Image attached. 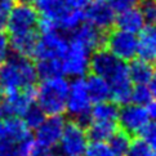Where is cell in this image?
I'll return each instance as SVG.
<instances>
[{
    "label": "cell",
    "instance_id": "6da1fadb",
    "mask_svg": "<svg viewBox=\"0 0 156 156\" xmlns=\"http://www.w3.org/2000/svg\"><path fill=\"white\" fill-rule=\"evenodd\" d=\"M89 72L107 80L111 89L110 99L118 106L130 102L133 83L129 77L128 62L114 55L105 47L98 48L90 54Z\"/></svg>",
    "mask_w": 156,
    "mask_h": 156
},
{
    "label": "cell",
    "instance_id": "7a4b0ae2",
    "mask_svg": "<svg viewBox=\"0 0 156 156\" xmlns=\"http://www.w3.org/2000/svg\"><path fill=\"white\" fill-rule=\"evenodd\" d=\"M90 0H32L40 17L51 20L59 31L70 34L85 21V8Z\"/></svg>",
    "mask_w": 156,
    "mask_h": 156
},
{
    "label": "cell",
    "instance_id": "3957f363",
    "mask_svg": "<svg viewBox=\"0 0 156 156\" xmlns=\"http://www.w3.org/2000/svg\"><path fill=\"white\" fill-rule=\"evenodd\" d=\"M36 66L30 57L9 51L0 63V92L2 94L35 85L37 81Z\"/></svg>",
    "mask_w": 156,
    "mask_h": 156
},
{
    "label": "cell",
    "instance_id": "277c9868",
    "mask_svg": "<svg viewBox=\"0 0 156 156\" xmlns=\"http://www.w3.org/2000/svg\"><path fill=\"white\" fill-rule=\"evenodd\" d=\"M69 89L70 80L65 75L40 79L36 87V105L47 116L65 115Z\"/></svg>",
    "mask_w": 156,
    "mask_h": 156
},
{
    "label": "cell",
    "instance_id": "5b68a950",
    "mask_svg": "<svg viewBox=\"0 0 156 156\" xmlns=\"http://www.w3.org/2000/svg\"><path fill=\"white\" fill-rule=\"evenodd\" d=\"M93 102L85 85V76L84 77H75L70 81V89L66 101V112L71 120L87 125L89 121Z\"/></svg>",
    "mask_w": 156,
    "mask_h": 156
},
{
    "label": "cell",
    "instance_id": "8992f818",
    "mask_svg": "<svg viewBox=\"0 0 156 156\" xmlns=\"http://www.w3.org/2000/svg\"><path fill=\"white\" fill-rule=\"evenodd\" d=\"M88 143L89 137L85 125L75 120L66 121L55 152L57 156H83Z\"/></svg>",
    "mask_w": 156,
    "mask_h": 156
},
{
    "label": "cell",
    "instance_id": "52a82bcc",
    "mask_svg": "<svg viewBox=\"0 0 156 156\" xmlns=\"http://www.w3.org/2000/svg\"><path fill=\"white\" fill-rule=\"evenodd\" d=\"M39 20H40V14L37 13L34 5L30 3L17 2L9 10L5 29L9 35L25 34V32L37 30Z\"/></svg>",
    "mask_w": 156,
    "mask_h": 156
},
{
    "label": "cell",
    "instance_id": "ba28073f",
    "mask_svg": "<svg viewBox=\"0 0 156 156\" xmlns=\"http://www.w3.org/2000/svg\"><path fill=\"white\" fill-rule=\"evenodd\" d=\"M67 48H69L67 34H65V32L59 30L44 32V34H39L37 43L35 45L31 58H34L35 61L62 59Z\"/></svg>",
    "mask_w": 156,
    "mask_h": 156
},
{
    "label": "cell",
    "instance_id": "9c48e42d",
    "mask_svg": "<svg viewBox=\"0 0 156 156\" xmlns=\"http://www.w3.org/2000/svg\"><path fill=\"white\" fill-rule=\"evenodd\" d=\"M120 107L121 108H119L118 116L119 128L126 132L128 134H130L132 137L141 136L151 122L146 106L129 102L124 106H120Z\"/></svg>",
    "mask_w": 156,
    "mask_h": 156
},
{
    "label": "cell",
    "instance_id": "30bf717a",
    "mask_svg": "<svg viewBox=\"0 0 156 156\" xmlns=\"http://www.w3.org/2000/svg\"><path fill=\"white\" fill-rule=\"evenodd\" d=\"M103 47L124 62L137 57V35L120 29H114L105 35Z\"/></svg>",
    "mask_w": 156,
    "mask_h": 156
},
{
    "label": "cell",
    "instance_id": "8fae6325",
    "mask_svg": "<svg viewBox=\"0 0 156 156\" xmlns=\"http://www.w3.org/2000/svg\"><path fill=\"white\" fill-rule=\"evenodd\" d=\"M90 52L84 47L79 45L69 39V48L61 59L62 63V75L67 77H84L89 72Z\"/></svg>",
    "mask_w": 156,
    "mask_h": 156
},
{
    "label": "cell",
    "instance_id": "7c38bea8",
    "mask_svg": "<svg viewBox=\"0 0 156 156\" xmlns=\"http://www.w3.org/2000/svg\"><path fill=\"white\" fill-rule=\"evenodd\" d=\"M3 103L5 118L7 116H21L30 107L36 103V85L26 87L20 90L3 94Z\"/></svg>",
    "mask_w": 156,
    "mask_h": 156
},
{
    "label": "cell",
    "instance_id": "4fadbf2b",
    "mask_svg": "<svg viewBox=\"0 0 156 156\" xmlns=\"http://www.w3.org/2000/svg\"><path fill=\"white\" fill-rule=\"evenodd\" d=\"M66 120L63 115H49L35 129L34 141L41 146L55 148L62 136Z\"/></svg>",
    "mask_w": 156,
    "mask_h": 156
},
{
    "label": "cell",
    "instance_id": "5bb4252c",
    "mask_svg": "<svg viewBox=\"0 0 156 156\" xmlns=\"http://www.w3.org/2000/svg\"><path fill=\"white\" fill-rule=\"evenodd\" d=\"M85 22L101 31H107L115 25L116 13L107 0H90L85 8Z\"/></svg>",
    "mask_w": 156,
    "mask_h": 156
},
{
    "label": "cell",
    "instance_id": "9a60e30c",
    "mask_svg": "<svg viewBox=\"0 0 156 156\" xmlns=\"http://www.w3.org/2000/svg\"><path fill=\"white\" fill-rule=\"evenodd\" d=\"M69 39L71 41L77 43L79 45L84 47L90 53L97 51L98 48H102L105 44V31H101L93 25L88 22H83L74 31L70 32Z\"/></svg>",
    "mask_w": 156,
    "mask_h": 156
},
{
    "label": "cell",
    "instance_id": "2e32d148",
    "mask_svg": "<svg viewBox=\"0 0 156 156\" xmlns=\"http://www.w3.org/2000/svg\"><path fill=\"white\" fill-rule=\"evenodd\" d=\"M137 57L156 63V25H146L137 34Z\"/></svg>",
    "mask_w": 156,
    "mask_h": 156
},
{
    "label": "cell",
    "instance_id": "e0dca14e",
    "mask_svg": "<svg viewBox=\"0 0 156 156\" xmlns=\"http://www.w3.org/2000/svg\"><path fill=\"white\" fill-rule=\"evenodd\" d=\"M0 137L8 138L13 142L21 143L31 136V129L20 116H7L3 120V133Z\"/></svg>",
    "mask_w": 156,
    "mask_h": 156
},
{
    "label": "cell",
    "instance_id": "ac0fdd59",
    "mask_svg": "<svg viewBox=\"0 0 156 156\" xmlns=\"http://www.w3.org/2000/svg\"><path fill=\"white\" fill-rule=\"evenodd\" d=\"M115 25L120 30L137 35L146 26V21H144L139 8L133 7L118 13V16L115 17Z\"/></svg>",
    "mask_w": 156,
    "mask_h": 156
},
{
    "label": "cell",
    "instance_id": "d6986e66",
    "mask_svg": "<svg viewBox=\"0 0 156 156\" xmlns=\"http://www.w3.org/2000/svg\"><path fill=\"white\" fill-rule=\"evenodd\" d=\"M39 39V31H29L25 34H18V35H9L8 41H9V49L13 53H17L21 55H26V57H32L35 45Z\"/></svg>",
    "mask_w": 156,
    "mask_h": 156
},
{
    "label": "cell",
    "instance_id": "ffe728a7",
    "mask_svg": "<svg viewBox=\"0 0 156 156\" xmlns=\"http://www.w3.org/2000/svg\"><path fill=\"white\" fill-rule=\"evenodd\" d=\"M155 69V63L138 57L128 62V71L133 84H148L154 76Z\"/></svg>",
    "mask_w": 156,
    "mask_h": 156
},
{
    "label": "cell",
    "instance_id": "44dd1931",
    "mask_svg": "<svg viewBox=\"0 0 156 156\" xmlns=\"http://www.w3.org/2000/svg\"><path fill=\"white\" fill-rule=\"evenodd\" d=\"M85 85H87V90L89 93V97H90L93 103L110 99L111 97L110 84L103 77L90 74L85 77Z\"/></svg>",
    "mask_w": 156,
    "mask_h": 156
},
{
    "label": "cell",
    "instance_id": "7402d4cb",
    "mask_svg": "<svg viewBox=\"0 0 156 156\" xmlns=\"http://www.w3.org/2000/svg\"><path fill=\"white\" fill-rule=\"evenodd\" d=\"M119 108H120V106H118L115 102L111 101V99L93 103L92 110H90V115H89V121H115V122H118Z\"/></svg>",
    "mask_w": 156,
    "mask_h": 156
},
{
    "label": "cell",
    "instance_id": "603a6c76",
    "mask_svg": "<svg viewBox=\"0 0 156 156\" xmlns=\"http://www.w3.org/2000/svg\"><path fill=\"white\" fill-rule=\"evenodd\" d=\"M87 125L89 141L107 142L111 136L119 129L118 122L115 121H89Z\"/></svg>",
    "mask_w": 156,
    "mask_h": 156
},
{
    "label": "cell",
    "instance_id": "cb8c5ba5",
    "mask_svg": "<svg viewBox=\"0 0 156 156\" xmlns=\"http://www.w3.org/2000/svg\"><path fill=\"white\" fill-rule=\"evenodd\" d=\"M130 142H132V136L128 134V133L124 132L122 129H120V128L107 141L111 150L118 156H125L128 148H129Z\"/></svg>",
    "mask_w": 156,
    "mask_h": 156
},
{
    "label": "cell",
    "instance_id": "d4e9b609",
    "mask_svg": "<svg viewBox=\"0 0 156 156\" xmlns=\"http://www.w3.org/2000/svg\"><path fill=\"white\" fill-rule=\"evenodd\" d=\"M36 72L39 79H45L57 75H62V63L61 59H44L36 61Z\"/></svg>",
    "mask_w": 156,
    "mask_h": 156
},
{
    "label": "cell",
    "instance_id": "484cf974",
    "mask_svg": "<svg viewBox=\"0 0 156 156\" xmlns=\"http://www.w3.org/2000/svg\"><path fill=\"white\" fill-rule=\"evenodd\" d=\"M21 118L23 119V121L26 122V125L29 126L31 130H35L36 128L44 121V119L47 118V115L44 114V111L39 107L36 103H34L25 111L23 115H22Z\"/></svg>",
    "mask_w": 156,
    "mask_h": 156
},
{
    "label": "cell",
    "instance_id": "4316f807",
    "mask_svg": "<svg viewBox=\"0 0 156 156\" xmlns=\"http://www.w3.org/2000/svg\"><path fill=\"white\" fill-rule=\"evenodd\" d=\"M154 97L151 90L148 88V84H133L132 94H130V102L141 106H146Z\"/></svg>",
    "mask_w": 156,
    "mask_h": 156
},
{
    "label": "cell",
    "instance_id": "83f0119b",
    "mask_svg": "<svg viewBox=\"0 0 156 156\" xmlns=\"http://www.w3.org/2000/svg\"><path fill=\"white\" fill-rule=\"evenodd\" d=\"M83 156H118V155L111 150L107 142L89 141Z\"/></svg>",
    "mask_w": 156,
    "mask_h": 156
},
{
    "label": "cell",
    "instance_id": "f1b7e54d",
    "mask_svg": "<svg viewBox=\"0 0 156 156\" xmlns=\"http://www.w3.org/2000/svg\"><path fill=\"white\" fill-rule=\"evenodd\" d=\"M151 150L152 148L150 147V144L141 136H138L132 139L125 156H150Z\"/></svg>",
    "mask_w": 156,
    "mask_h": 156
},
{
    "label": "cell",
    "instance_id": "f546056e",
    "mask_svg": "<svg viewBox=\"0 0 156 156\" xmlns=\"http://www.w3.org/2000/svg\"><path fill=\"white\" fill-rule=\"evenodd\" d=\"M139 10L146 21V25H156V0H142Z\"/></svg>",
    "mask_w": 156,
    "mask_h": 156
},
{
    "label": "cell",
    "instance_id": "4dcf8cb0",
    "mask_svg": "<svg viewBox=\"0 0 156 156\" xmlns=\"http://www.w3.org/2000/svg\"><path fill=\"white\" fill-rule=\"evenodd\" d=\"M0 156H22L21 143L13 142L8 138L0 137Z\"/></svg>",
    "mask_w": 156,
    "mask_h": 156
},
{
    "label": "cell",
    "instance_id": "1f68e13d",
    "mask_svg": "<svg viewBox=\"0 0 156 156\" xmlns=\"http://www.w3.org/2000/svg\"><path fill=\"white\" fill-rule=\"evenodd\" d=\"M107 2L111 5V8L115 10V13H120L122 10L137 7L139 0H107Z\"/></svg>",
    "mask_w": 156,
    "mask_h": 156
},
{
    "label": "cell",
    "instance_id": "d6a6232c",
    "mask_svg": "<svg viewBox=\"0 0 156 156\" xmlns=\"http://www.w3.org/2000/svg\"><path fill=\"white\" fill-rule=\"evenodd\" d=\"M141 137L146 141L151 148H156V121H151L148 126L144 129Z\"/></svg>",
    "mask_w": 156,
    "mask_h": 156
},
{
    "label": "cell",
    "instance_id": "836d02e7",
    "mask_svg": "<svg viewBox=\"0 0 156 156\" xmlns=\"http://www.w3.org/2000/svg\"><path fill=\"white\" fill-rule=\"evenodd\" d=\"M30 156H57V152H55V148H49L45 146H41V144H39L34 141Z\"/></svg>",
    "mask_w": 156,
    "mask_h": 156
},
{
    "label": "cell",
    "instance_id": "e575fe53",
    "mask_svg": "<svg viewBox=\"0 0 156 156\" xmlns=\"http://www.w3.org/2000/svg\"><path fill=\"white\" fill-rule=\"evenodd\" d=\"M9 41H8V35L4 31H0V63L7 58L9 53Z\"/></svg>",
    "mask_w": 156,
    "mask_h": 156
},
{
    "label": "cell",
    "instance_id": "d590c367",
    "mask_svg": "<svg viewBox=\"0 0 156 156\" xmlns=\"http://www.w3.org/2000/svg\"><path fill=\"white\" fill-rule=\"evenodd\" d=\"M146 110H147L151 121H156V98H152L151 101L146 105Z\"/></svg>",
    "mask_w": 156,
    "mask_h": 156
},
{
    "label": "cell",
    "instance_id": "8d00e7d4",
    "mask_svg": "<svg viewBox=\"0 0 156 156\" xmlns=\"http://www.w3.org/2000/svg\"><path fill=\"white\" fill-rule=\"evenodd\" d=\"M148 88H150V90H151L152 97L156 98V69H155V72H154L152 79L150 80V83H148Z\"/></svg>",
    "mask_w": 156,
    "mask_h": 156
},
{
    "label": "cell",
    "instance_id": "74e56055",
    "mask_svg": "<svg viewBox=\"0 0 156 156\" xmlns=\"http://www.w3.org/2000/svg\"><path fill=\"white\" fill-rule=\"evenodd\" d=\"M5 118V111H4V103H3V94L0 93V119Z\"/></svg>",
    "mask_w": 156,
    "mask_h": 156
},
{
    "label": "cell",
    "instance_id": "f35d334b",
    "mask_svg": "<svg viewBox=\"0 0 156 156\" xmlns=\"http://www.w3.org/2000/svg\"><path fill=\"white\" fill-rule=\"evenodd\" d=\"M2 133H3V120L0 119V136H2Z\"/></svg>",
    "mask_w": 156,
    "mask_h": 156
},
{
    "label": "cell",
    "instance_id": "ab89813d",
    "mask_svg": "<svg viewBox=\"0 0 156 156\" xmlns=\"http://www.w3.org/2000/svg\"><path fill=\"white\" fill-rule=\"evenodd\" d=\"M150 156H156V148L151 150V154H150Z\"/></svg>",
    "mask_w": 156,
    "mask_h": 156
},
{
    "label": "cell",
    "instance_id": "60d3db41",
    "mask_svg": "<svg viewBox=\"0 0 156 156\" xmlns=\"http://www.w3.org/2000/svg\"><path fill=\"white\" fill-rule=\"evenodd\" d=\"M23 156H29V155H23Z\"/></svg>",
    "mask_w": 156,
    "mask_h": 156
}]
</instances>
